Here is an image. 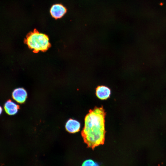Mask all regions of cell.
Segmentation results:
<instances>
[{
  "label": "cell",
  "instance_id": "7a4b0ae2",
  "mask_svg": "<svg viewBox=\"0 0 166 166\" xmlns=\"http://www.w3.org/2000/svg\"><path fill=\"white\" fill-rule=\"evenodd\" d=\"M26 42L29 47L36 52L45 51L49 45L47 36L36 31L28 35Z\"/></svg>",
  "mask_w": 166,
  "mask_h": 166
},
{
  "label": "cell",
  "instance_id": "9c48e42d",
  "mask_svg": "<svg viewBox=\"0 0 166 166\" xmlns=\"http://www.w3.org/2000/svg\"><path fill=\"white\" fill-rule=\"evenodd\" d=\"M2 107L0 106V115L2 113Z\"/></svg>",
  "mask_w": 166,
  "mask_h": 166
},
{
  "label": "cell",
  "instance_id": "3957f363",
  "mask_svg": "<svg viewBox=\"0 0 166 166\" xmlns=\"http://www.w3.org/2000/svg\"><path fill=\"white\" fill-rule=\"evenodd\" d=\"M27 93L23 88H19L14 89L12 93L13 99L18 103H22L26 100Z\"/></svg>",
  "mask_w": 166,
  "mask_h": 166
},
{
  "label": "cell",
  "instance_id": "8992f818",
  "mask_svg": "<svg viewBox=\"0 0 166 166\" xmlns=\"http://www.w3.org/2000/svg\"><path fill=\"white\" fill-rule=\"evenodd\" d=\"M65 127L66 130L69 132L75 133L80 130L81 124L77 121L70 119L66 122Z\"/></svg>",
  "mask_w": 166,
  "mask_h": 166
},
{
  "label": "cell",
  "instance_id": "277c9868",
  "mask_svg": "<svg viewBox=\"0 0 166 166\" xmlns=\"http://www.w3.org/2000/svg\"><path fill=\"white\" fill-rule=\"evenodd\" d=\"M66 12V9L61 4L53 5L50 10L51 16L55 19L63 17Z\"/></svg>",
  "mask_w": 166,
  "mask_h": 166
},
{
  "label": "cell",
  "instance_id": "5b68a950",
  "mask_svg": "<svg viewBox=\"0 0 166 166\" xmlns=\"http://www.w3.org/2000/svg\"><path fill=\"white\" fill-rule=\"evenodd\" d=\"M96 94L99 99L106 100L110 97L111 90L109 88L105 86H98L96 89Z\"/></svg>",
  "mask_w": 166,
  "mask_h": 166
},
{
  "label": "cell",
  "instance_id": "52a82bcc",
  "mask_svg": "<svg viewBox=\"0 0 166 166\" xmlns=\"http://www.w3.org/2000/svg\"><path fill=\"white\" fill-rule=\"evenodd\" d=\"M4 108L7 114L12 115L17 113L19 107L16 103L11 100H9L5 103Z\"/></svg>",
  "mask_w": 166,
  "mask_h": 166
},
{
  "label": "cell",
  "instance_id": "6da1fadb",
  "mask_svg": "<svg viewBox=\"0 0 166 166\" xmlns=\"http://www.w3.org/2000/svg\"><path fill=\"white\" fill-rule=\"evenodd\" d=\"M106 113L102 106L90 109L85 118L81 135L89 148L93 149L103 144L105 140V117Z\"/></svg>",
  "mask_w": 166,
  "mask_h": 166
},
{
  "label": "cell",
  "instance_id": "ba28073f",
  "mask_svg": "<svg viewBox=\"0 0 166 166\" xmlns=\"http://www.w3.org/2000/svg\"><path fill=\"white\" fill-rule=\"evenodd\" d=\"M81 166H99L97 163L92 160H88L84 161Z\"/></svg>",
  "mask_w": 166,
  "mask_h": 166
}]
</instances>
